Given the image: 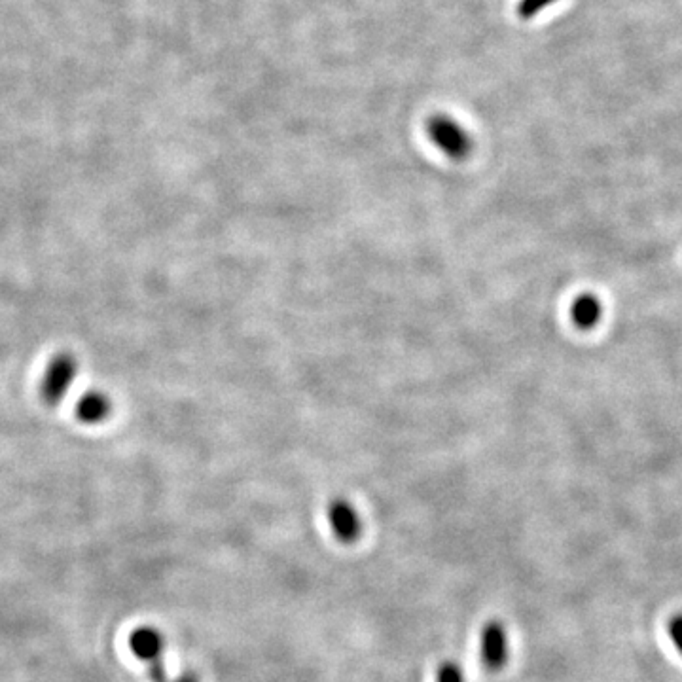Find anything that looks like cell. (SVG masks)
<instances>
[{
  "instance_id": "2",
  "label": "cell",
  "mask_w": 682,
  "mask_h": 682,
  "mask_svg": "<svg viewBox=\"0 0 682 682\" xmlns=\"http://www.w3.org/2000/svg\"><path fill=\"white\" fill-rule=\"evenodd\" d=\"M427 135L431 143L451 160H465L472 152V139L467 129L444 114L429 118Z\"/></svg>"
},
{
  "instance_id": "7",
  "label": "cell",
  "mask_w": 682,
  "mask_h": 682,
  "mask_svg": "<svg viewBox=\"0 0 682 682\" xmlns=\"http://www.w3.org/2000/svg\"><path fill=\"white\" fill-rule=\"evenodd\" d=\"M601 315H603L601 302L592 294L578 296L575 302H573V306H571V319L582 330L593 328L595 324L599 323Z\"/></svg>"
},
{
  "instance_id": "8",
  "label": "cell",
  "mask_w": 682,
  "mask_h": 682,
  "mask_svg": "<svg viewBox=\"0 0 682 682\" xmlns=\"http://www.w3.org/2000/svg\"><path fill=\"white\" fill-rule=\"evenodd\" d=\"M554 2L557 0H520L518 2V16L525 21L537 18L540 12L550 8Z\"/></svg>"
},
{
  "instance_id": "11",
  "label": "cell",
  "mask_w": 682,
  "mask_h": 682,
  "mask_svg": "<svg viewBox=\"0 0 682 682\" xmlns=\"http://www.w3.org/2000/svg\"><path fill=\"white\" fill-rule=\"evenodd\" d=\"M148 673H150V679H152V682H167V675H165V669H163V665L160 660L150 664Z\"/></svg>"
},
{
  "instance_id": "12",
  "label": "cell",
  "mask_w": 682,
  "mask_h": 682,
  "mask_svg": "<svg viewBox=\"0 0 682 682\" xmlns=\"http://www.w3.org/2000/svg\"><path fill=\"white\" fill-rule=\"evenodd\" d=\"M169 682V681H167ZM171 682H199V677H196L194 673H184L182 677H179L177 681H171Z\"/></svg>"
},
{
  "instance_id": "1",
  "label": "cell",
  "mask_w": 682,
  "mask_h": 682,
  "mask_svg": "<svg viewBox=\"0 0 682 682\" xmlns=\"http://www.w3.org/2000/svg\"><path fill=\"white\" fill-rule=\"evenodd\" d=\"M80 364L71 353H59L50 360L42 381H40V398L48 406H59L71 391L74 379L78 377Z\"/></svg>"
},
{
  "instance_id": "9",
  "label": "cell",
  "mask_w": 682,
  "mask_h": 682,
  "mask_svg": "<svg viewBox=\"0 0 682 682\" xmlns=\"http://www.w3.org/2000/svg\"><path fill=\"white\" fill-rule=\"evenodd\" d=\"M436 679H438V682H465L461 669L457 665L451 664V662L440 665Z\"/></svg>"
},
{
  "instance_id": "10",
  "label": "cell",
  "mask_w": 682,
  "mask_h": 682,
  "mask_svg": "<svg viewBox=\"0 0 682 682\" xmlns=\"http://www.w3.org/2000/svg\"><path fill=\"white\" fill-rule=\"evenodd\" d=\"M669 635H671V641L675 648L679 650V654L682 656V614H677L671 618L669 622Z\"/></svg>"
},
{
  "instance_id": "6",
  "label": "cell",
  "mask_w": 682,
  "mask_h": 682,
  "mask_svg": "<svg viewBox=\"0 0 682 682\" xmlns=\"http://www.w3.org/2000/svg\"><path fill=\"white\" fill-rule=\"evenodd\" d=\"M129 648L131 652L143 660V662H158L163 652V637L158 629L144 628L135 629L129 637Z\"/></svg>"
},
{
  "instance_id": "4",
  "label": "cell",
  "mask_w": 682,
  "mask_h": 682,
  "mask_svg": "<svg viewBox=\"0 0 682 682\" xmlns=\"http://www.w3.org/2000/svg\"><path fill=\"white\" fill-rule=\"evenodd\" d=\"M480 647H482V662L487 669L491 671L503 669L508 660V641H506L503 624L493 620L484 626Z\"/></svg>"
},
{
  "instance_id": "5",
  "label": "cell",
  "mask_w": 682,
  "mask_h": 682,
  "mask_svg": "<svg viewBox=\"0 0 682 682\" xmlns=\"http://www.w3.org/2000/svg\"><path fill=\"white\" fill-rule=\"evenodd\" d=\"M76 419L84 425H101L112 415V400L103 391H86L76 402Z\"/></svg>"
},
{
  "instance_id": "3",
  "label": "cell",
  "mask_w": 682,
  "mask_h": 682,
  "mask_svg": "<svg viewBox=\"0 0 682 682\" xmlns=\"http://www.w3.org/2000/svg\"><path fill=\"white\" fill-rule=\"evenodd\" d=\"M328 523L336 539L341 542H355L362 533L359 512L353 508V504L343 499H338L328 506Z\"/></svg>"
}]
</instances>
